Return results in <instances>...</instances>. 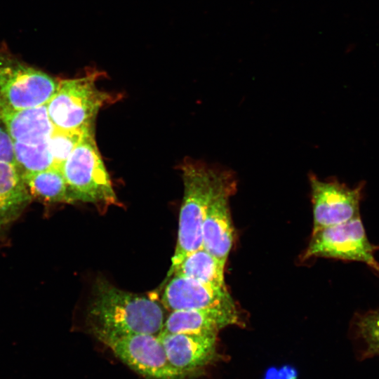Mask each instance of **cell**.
Returning a JSON list of instances; mask_svg holds the SVG:
<instances>
[{
	"mask_svg": "<svg viewBox=\"0 0 379 379\" xmlns=\"http://www.w3.org/2000/svg\"><path fill=\"white\" fill-rule=\"evenodd\" d=\"M184 194L180 206L178 239L166 279L180 262L192 252L202 248V228L208 207L220 192L237 187L230 169L214 168L197 161L182 166Z\"/></svg>",
	"mask_w": 379,
	"mask_h": 379,
	"instance_id": "obj_1",
	"label": "cell"
},
{
	"mask_svg": "<svg viewBox=\"0 0 379 379\" xmlns=\"http://www.w3.org/2000/svg\"><path fill=\"white\" fill-rule=\"evenodd\" d=\"M86 320L91 332L159 335L165 308L151 296L123 291L106 280L96 281Z\"/></svg>",
	"mask_w": 379,
	"mask_h": 379,
	"instance_id": "obj_2",
	"label": "cell"
},
{
	"mask_svg": "<svg viewBox=\"0 0 379 379\" xmlns=\"http://www.w3.org/2000/svg\"><path fill=\"white\" fill-rule=\"evenodd\" d=\"M103 73L88 69L74 79H62L47 102V111L54 128L63 131H95L99 110L113 102L115 95L100 90L96 81Z\"/></svg>",
	"mask_w": 379,
	"mask_h": 379,
	"instance_id": "obj_3",
	"label": "cell"
},
{
	"mask_svg": "<svg viewBox=\"0 0 379 379\" xmlns=\"http://www.w3.org/2000/svg\"><path fill=\"white\" fill-rule=\"evenodd\" d=\"M62 172L72 203L81 201L106 207L118 200L95 140L86 133L65 161Z\"/></svg>",
	"mask_w": 379,
	"mask_h": 379,
	"instance_id": "obj_4",
	"label": "cell"
},
{
	"mask_svg": "<svg viewBox=\"0 0 379 379\" xmlns=\"http://www.w3.org/2000/svg\"><path fill=\"white\" fill-rule=\"evenodd\" d=\"M59 81L22 61L6 44L0 46V109L45 105L58 89Z\"/></svg>",
	"mask_w": 379,
	"mask_h": 379,
	"instance_id": "obj_5",
	"label": "cell"
},
{
	"mask_svg": "<svg viewBox=\"0 0 379 379\" xmlns=\"http://www.w3.org/2000/svg\"><path fill=\"white\" fill-rule=\"evenodd\" d=\"M123 363L148 379H185L168 360L159 335L91 332Z\"/></svg>",
	"mask_w": 379,
	"mask_h": 379,
	"instance_id": "obj_6",
	"label": "cell"
},
{
	"mask_svg": "<svg viewBox=\"0 0 379 379\" xmlns=\"http://www.w3.org/2000/svg\"><path fill=\"white\" fill-rule=\"evenodd\" d=\"M378 248L368 239L361 217L312 232L303 260L322 257L366 263L379 275L374 253Z\"/></svg>",
	"mask_w": 379,
	"mask_h": 379,
	"instance_id": "obj_7",
	"label": "cell"
},
{
	"mask_svg": "<svg viewBox=\"0 0 379 379\" xmlns=\"http://www.w3.org/2000/svg\"><path fill=\"white\" fill-rule=\"evenodd\" d=\"M313 209L312 232L359 216L363 185L350 188L337 180H321L309 174Z\"/></svg>",
	"mask_w": 379,
	"mask_h": 379,
	"instance_id": "obj_8",
	"label": "cell"
},
{
	"mask_svg": "<svg viewBox=\"0 0 379 379\" xmlns=\"http://www.w3.org/2000/svg\"><path fill=\"white\" fill-rule=\"evenodd\" d=\"M217 335L160 333L159 338L171 366L186 378L197 375L219 359Z\"/></svg>",
	"mask_w": 379,
	"mask_h": 379,
	"instance_id": "obj_9",
	"label": "cell"
},
{
	"mask_svg": "<svg viewBox=\"0 0 379 379\" xmlns=\"http://www.w3.org/2000/svg\"><path fill=\"white\" fill-rule=\"evenodd\" d=\"M168 281L161 302L170 312L212 308L237 309L226 286L218 288L180 276H173Z\"/></svg>",
	"mask_w": 379,
	"mask_h": 379,
	"instance_id": "obj_10",
	"label": "cell"
},
{
	"mask_svg": "<svg viewBox=\"0 0 379 379\" xmlns=\"http://www.w3.org/2000/svg\"><path fill=\"white\" fill-rule=\"evenodd\" d=\"M237 188L218 193L211 201L202 228V247L225 265L234 242L230 199Z\"/></svg>",
	"mask_w": 379,
	"mask_h": 379,
	"instance_id": "obj_11",
	"label": "cell"
},
{
	"mask_svg": "<svg viewBox=\"0 0 379 379\" xmlns=\"http://www.w3.org/2000/svg\"><path fill=\"white\" fill-rule=\"evenodd\" d=\"M32 200L17 166L0 161V247L8 241L12 227Z\"/></svg>",
	"mask_w": 379,
	"mask_h": 379,
	"instance_id": "obj_12",
	"label": "cell"
},
{
	"mask_svg": "<svg viewBox=\"0 0 379 379\" xmlns=\"http://www.w3.org/2000/svg\"><path fill=\"white\" fill-rule=\"evenodd\" d=\"M46 104L18 110L0 109V119L13 142L35 145L50 141L54 126Z\"/></svg>",
	"mask_w": 379,
	"mask_h": 379,
	"instance_id": "obj_13",
	"label": "cell"
},
{
	"mask_svg": "<svg viewBox=\"0 0 379 379\" xmlns=\"http://www.w3.org/2000/svg\"><path fill=\"white\" fill-rule=\"evenodd\" d=\"M238 310L203 309L171 311L166 316L161 333H206L239 324Z\"/></svg>",
	"mask_w": 379,
	"mask_h": 379,
	"instance_id": "obj_14",
	"label": "cell"
},
{
	"mask_svg": "<svg viewBox=\"0 0 379 379\" xmlns=\"http://www.w3.org/2000/svg\"><path fill=\"white\" fill-rule=\"evenodd\" d=\"M225 265L202 247L185 256L171 277L180 276L215 287H225Z\"/></svg>",
	"mask_w": 379,
	"mask_h": 379,
	"instance_id": "obj_15",
	"label": "cell"
},
{
	"mask_svg": "<svg viewBox=\"0 0 379 379\" xmlns=\"http://www.w3.org/2000/svg\"><path fill=\"white\" fill-rule=\"evenodd\" d=\"M22 178L32 199L48 204L72 203L61 170L52 166L24 175Z\"/></svg>",
	"mask_w": 379,
	"mask_h": 379,
	"instance_id": "obj_16",
	"label": "cell"
},
{
	"mask_svg": "<svg viewBox=\"0 0 379 379\" xmlns=\"http://www.w3.org/2000/svg\"><path fill=\"white\" fill-rule=\"evenodd\" d=\"M13 147L15 164L22 175L53 166L50 141L35 145L13 142Z\"/></svg>",
	"mask_w": 379,
	"mask_h": 379,
	"instance_id": "obj_17",
	"label": "cell"
},
{
	"mask_svg": "<svg viewBox=\"0 0 379 379\" xmlns=\"http://www.w3.org/2000/svg\"><path fill=\"white\" fill-rule=\"evenodd\" d=\"M354 331L361 344L364 357L379 356V309L358 314L354 320Z\"/></svg>",
	"mask_w": 379,
	"mask_h": 379,
	"instance_id": "obj_18",
	"label": "cell"
},
{
	"mask_svg": "<svg viewBox=\"0 0 379 379\" xmlns=\"http://www.w3.org/2000/svg\"><path fill=\"white\" fill-rule=\"evenodd\" d=\"M88 132L63 131L54 128L50 139L53 167L62 171L65 161Z\"/></svg>",
	"mask_w": 379,
	"mask_h": 379,
	"instance_id": "obj_19",
	"label": "cell"
},
{
	"mask_svg": "<svg viewBox=\"0 0 379 379\" xmlns=\"http://www.w3.org/2000/svg\"><path fill=\"white\" fill-rule=\"evenodd\" d=\"M0 161L15 164L12 140L0 119ZM16 165V164H15Z\"/></svg>",
	"mask_w": 379,
	"mask_h": 379,
	"instance_id": "obj_20",
	"label": "cell"
}]
</instances>
